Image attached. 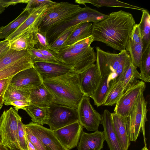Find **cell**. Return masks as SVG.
Masks as SVG:
<instances>
[{
  "mask_svg": "<svg viewBox=\"0 0 150 150\" xmlns=\"http://www.w3.org/2000/svg\"><path fill=\"white\" fill-rule=\"evenodd\" d=\"M34 62L30 56L10 67L0 71V80L13 77L18 72L33 67Z\"/></svg>",
  "mask_w": 150,
  "mask_h": 150,
  "instance_id": "29",
  "label": "cell"
},
{
  "mask_svg": "<svg viewBox=\"0 0 150 150\" xmlns=\"http://www.w3.org/2000/svg\"><path fill=\"white\" fill-rule=\"evenodd\" d=\"M5 8L0 3V14L2 13L5 11Z\"/></svg>",
  "mask_w": 150,
  "mask_h": 150,
  "instance_id": "50",
  "label": "cell"
},
{
  "mask_svg": "<svg viewBox=\"0 0 150 150\" xmlns=\"http://www.w3.org/2000/svg\"><path fill=\"white\" fill-rule=\"evenodd\" d=\"M92 23L91 22L79 24L72 32L62 48L70 46L79 41L92 35Z\"/></svg>",
  "mask_w": 150,
  "mask_h": 150,
  "instance_id": "24",
  "label": "cell"
},
{
  "mask_svg": "<svg viewBox=\"0 0 150 150\" xmlns=\"http://www.w3.org/2000/svg\"><path fill=\"white\" fill-rule=\"evenodd\" d=\"M54 4H44L38 7L30 8V14L27 19L13 33L5 40L11 41L30 28L36 27L39 22Z\"/></svg>",
  "mask_w": 150,
  "mask_h": 150,
  "instance_id": "15",
  "label": "cell"
},
{
  "mask_svg": "<svg viewBox=\"0 0 150 150\" xmlns=\"http://www.w3.org/2000/svg\"><path fill=\"white\" fill-rule=\"evenodd\" d=\"M55 2H53L50 0H29L26 6L24 8H33L44 4H53Z\"/></svg>",
  "mask_w": 150,
  "mask_h": 150,
  "instance_id": "43",
  "label": "cell"
},
{
  "mask_svg": "<svg viewBox=\"0 0 150 150\" xmlns=\"http://www.w3.org/2000/svg\"><path fill=\"white\" fill-rule=\"evenodd\" d=\"M82 8L78 5L68 2H56L39 22L36 27L45 36L50 28L74 16Z\"/></svg>",
  "mask_w": 150,
  "mask_h": 150,
  "instance_id": "5",
  "label": "cell"
},
{
  "mask_svg": "<svg viewBox=\"0 0 150 150\" xmlns=\"http://www.w3.org/2000/svg\"><path fill=\"white\" fill-rule=\"evenodd\" d=\"M43 83L40 75L33 67L17 73L12 77L10 83L30 91Z\"/></svg>",
  "mask_w": 150,
  "mask_h": 150,
  "instance_id": "13",
  "label": "cell"
},
{
  "mask_svg": "<svg viewBox=\"0 0 150 150\" xmlns=\"http://www.w3.org/2000/svg\"><path fill=\"white\" fill-rule=\"evenodd\" d=\"M129 40L135 43H142L138 24H136L134 26L130 34Z\"/></svg>",
  "mask_w": 150,
  "mask_h": 150,
  "instance_id": "45",
  "label": "cell"
},
{
  "mask_svg": "<svg viewBox=\"0 0 150 150\" xmlns=\"http://www.w3.org/2000/svg\"><path fill=\"white\" fill-rule=\"evenodd\" d=\"M0 150H7L6 147L0 144Z\"/></svg>",
  "mask_w": 150,
  "mask_h": 150,
  "instance_id": "51",
  "label": "cell"
},
{
  "mask_svg": "<svg viewBox=\"0 0 150 150\" xmlns=\"http://www.w3.org/2000/svg\"><path fill=\"white\" fill-rule=\"evenodd\" d=\"M12 77L0 80V105H3L4 104V94Z\"/></svg>",
  "mask_w": 150,
  "mask_h": 150,
  "instance_id": "42",
  "label": "cell"
},
{
  "mask_svg": "<svg viewBox=\"0 0 150 150\" xmlns=\"http://www.w3.org/2000/svg\"><path fill=\"white\" fill-rule=\"evenodd\" d=\"M35 50L41 53L45 56L48 57L58 63H63L59 59L57 54L48 49L42 48L35 49ZM64 64V63H63Z\"/></svg>",
  "mask_w": 150,
  "mask_h": 150,
  "instance_id": "44",
  "label": "cell"
},
{
  "mask_svg": "<svg viewBox=\"0 0 150 150\" xmlns=\"http://www.w3.org/2000/svg\"><path fill=\"white\" fill-rule=\"evenodd\" d=\"M30 93V91L10 83L4 94V104L6 105H10L12 102L18 100L29 101Z\"/></svg>",
  "mask_w": 150,
  "mask_h": 150,
  "instance_id": "25",
  "label": "cell"
},
{
  "mask_svg": "<svg viewBox=\"0 0 150 150\" xmlns=\"http://www.w3.org/2000/svg\"><path fill=\"white\" fill-rule=\"evenodd\" d=\"M83 128L77 121L53 130V132L61 144L68 150H70L77 146Z\"/></svg>",
  "mask_w": 150,
  "mask_h": 150,
  "instance_id": "12",
  "label": "cell"
},
{
  "mask_svg": "<svg viewBox=\"0 0 150 150\" xmlns=\"http://www.w3.org/2000/svg\"><path fill=\"white\" fill-rule=\"evenodd\" d=\"M101 78L96 64L79 74L80 88L84 95L91 97L97 87Z\"/></svg>",
  "mask_w": 150,
  "mask_h": 150,
  "instance_id": "16",
  "label": "cell"
},
{
  "mask_svg": "<svg viewBox=\"0 0 150 150\" xmlns=\"http://www.w3.org/2000/svg\"><path fill=\"white\" fill-rule=\"evenodd\" d=\"M56 53L62 62L79 74L90 67L96 61V53L91 46L81 49L69 46L62 48Z\"/></svg>",
  "mask_w": 150,
  "mask_h": 150,
  "instance_id": "4",
  "label": "cell"
},
{
  "mask_svg": "<svg viewBox=\"0 0 150 150\" xmlns=\"http://www.w3.org/2000/svg\"><path fill=\"white\" fill-rule=\"evenodd\" d=\"M35 31L38 41V43L34 48L35 49L42 48L49 49V46L45 36L41 33L37 27L35 28Z\"/></svg>",
  "mask_w": 150,
  "mask_h": 150,
  "instance_id": "40",
  "label": "cell"
},
{
  "mask_svg": "<svg viewBox=\"0 0 150 150\" xmlns=\"http://www.w3.org/2000/svg\"><path fill=\"white\" fill-rule=\"evenodd\" d=\"M33 67L43 81L75 71L64 64L34 62Z\"/></svg>",
  "mask_w": 150,
  "mask_h": 150,
  "instance_id": "14",
  "label": "cell"
},
{
  "mask_svg": "<svg viewBox=\"0 0 150 150\" xmlns=\"http://www.w3.org/2000/svg\"><path fill=\"white\" fill-rule=\"evenodd\" d=\"M23 109L31 117L32 122L42 126L45 124L48 115V107L30 104Z\"/></svg>",
  "mask_w": 150,
  "mask_h": 150,
  "instance_id": "28",
  "label": "cell"
},
{
  "mask_svg": "<svg viewBox=\"0 0 150 150\" xmlns=\"http://www.w3.org/2000/svg\"><path fill=\"white\" fill-rule=\"evenodd\" d=\"M29 0H0V3L4 8L19 3L27 4Z\"/></svg>",
  "mask_w": 150,
  "mask_h": 150,
  "instance_id": "46",
  "label": "cell"
},
{
  "mask_svg": "<svg viewBox=\"0 0 150 150\" xmlns=\"http://www.w3.org/2000/svg\"><path fill=\"white\" fill-rule=\"evenodd\" d=\"M101 115L105 141L110 150H124L114 130L111 113L105 109Z\"/></svg>",
  "mask_w": 150,
  "mask_h": 150,
  "instance_id": "18",
  "label": "cell"
},
{
  "mask_svg": "<svg viewBox=\"0 0 150 150\" xmlns=\"http://www.w3.org/2000/svg\"><path fill=\"white\" fill-rule=\"evenodd\" d=\"M26 140L27 147L28 150H37L34 145L26 137Z\"/></svg>",
  "mask_w": 150,
  "mask_h": 150,
  "instance_id": "48",
  "label": "cell"
},
{
  "mask_svg": "<svg viewBox=\"0 0 150 150\" xmlns=\"http://www.w3.org/2000/svg\"><path fill=\"white\" fill-rule=\"evenodd\" d=\"M27 50L30 53L33 61V62H45L63 64L58 63L45 56L41 53L35 50L34 48H29Z\"/></svg>",
  "mask_w": 150,
  "mask_h": 150,
  "instance_id": "38",
  "label": "cell"
},
{
  "mask_svg": "<svg viewBox=\"0 0 150 150\" xmlns=\"http://www.w3.org/2000/svg\"><path fill=\"white\" fill-rule=\"evenodd\" d=\"M136 24L132 14L120 10L111 13L103 20L92 23L94 41L100 42L120 52L125 50Z\"/></svg>",
  "mask_w": 150,
  "mask_h": 150,
  "instance_id": "1",
  "label": "cell"
},
{
  "mask_svg": "<svg viewBox=\"0 0 150 150\" xmlns=\"http://www.w3.org/2000/svg\"><path fill=\"white\" fill-rule=\"evenodd\" d=\"M105 138L103 131L88 133L82 131L77 146L78 150H101Z\"/></svg>",
  "mask_w": 150,
  "mask_h": 150,
  "instance_id": "17",
  "label": "cell"
},
{
  "mask_svg": "<svg viewBox=\"0 0 150 150\" xmlns=\"http://www.w3.org/2000/svg\"><path fill=\"white\" fill-rule=\"evenodd\" d=\"M140 21L138 24L143 44V52L150 45V15L147 10L142 11Z\"/></svg>",
  "mask_w": 150,
  "mask_h": 150,
  "instance_id": "30",
  "label": "cell"
},
{
  "mask_svg": "<svg viewBox=\"0 0 150 150\" xmlns=\"http://www.w3.org/2000/svg\"><path fill=\"white\" fill-rule=\"evenodd\" d=\"M124 93V88L122 81L113 83L110 88L103 105L112 106L116 104Z\"/></svg>",
  "mask_w": 150,
  "mask_h": 150,
  "instance_id": "31",
  "label": "cell"
},
{
  "mask_svg": "<svg viewBox=\"0 0 150 150\" xmlns=\"http://www.w3.org/2000/svg\"><path fill=\"white\" fill-rule=\"evenodd\" d=\"M3 106V105H0V110L2 108Z\"/></svg>",
  "mask_w": 150,
  "mask_h": 150,
  "instance_id": "54",
  "label": "cell"
},
{
  "mask_svg": "<svg viewBox=\"0 0 150 150\" xmlns=\"http://www.w3.org/2000/svg\"><path fill=\"white\" fill-rule=\"evenodd\" d=\"M143 80V79L136 68L132 63L125 72L120 81L122 82L124 92L128 89L136 84L139 81L137 79Z\"/></svg>",
  "mask_w": 150,
  "mask_h": 150,
  "instance_id": "32",
  "label": "cell"
},
{
  "mask_svg": "<svg viewBox=\"0 0 150 150\" xmlns=\"http://www.w3.org/2000/svg\"><path fill=\"white\" fill-rule=\"evenodd\" d=\"M30 9H23V11L16 18L7 25L0 27V39H6L13 33L27 19Z\"/></svg>",
  "mask_w": 150,
  "mask_h": 150,
  "instance_id": "26",
  "label": "cell"
},
{
  "mask_svg": "<svg viewBox=\"0 0 150 150\" xmlns=\"http://www.w3.org/2000/svg\"><path fill=\"white\" fill-rule=\"evenodd\" d=\"M18 111L12 107L0 117V144L10 149L21 150L18 135Z\"/></svg>",
  "mask_w": 150,
  "mask_h": 150,
  "instance_id": "7",
  "label": "cell"
},
{
  "mask_svg": "<svg viewBox=\"0 0 150 150\" xmlns=\"http://www.w3.org/2000/svg\"><path fill=\"white\" fill-rule=\"evenodd\" d=\"M29 101L25 100H18L12 102L10 105L14 106L15 109L18 111L19 109H22L25 107L30 104Z\"/></svg>",
  "mask_w": 150,
  "mask_h": 150,
  "instance_id": "47",
  "label": "cell"
},
{
  "mask_svg": "<svg viewBox=\"0 0 150 150\" xmlns=\"http://www.w3.org/2000/svg\"><path fill=\"white\" fill-rule=\"evenodd\" d=\"M6 148L7 150H21V149H10L7 147H6Z\"/></svg>",
  "mask_w": 150,
  "mask_h": 150,
  "instance_id": "53",
  "label": "cell"
},
{
  "mask_svg": "<svg viewBox=\"0 0 150 150\" xmlns=\"http://www.w3.org/2000/svg\"><path fill=\"white\" fill-rule=\"evenodd\" d=\"M142 150H148L147 147V145H145L144 146L142 149Z\"/></svg>",
  "mask_w": 150,
  "mask_h": 150,
  "instance_id": "52",
  "label": "cell"
},
{
  "mask_svg": "<svg viewBox=\"0 0 150 150\" xmlns=\"http://www.w3.org/2000/svg\"><path fill=\"white\" fill-rule=\"evenodd\" d=\"M9 42L8 40H5L0 41V48Z\"/></svg>",
  "mask_w": 150,
  "mask_h": 150,
  "instance_id": "49",
  "label": "cell"
},
{
  "mask_svg": "<svg viewBox=\"0 0 150 150\" xmlns=\"http://www.w3.org/2000/svg\"><path fill=\"white\" fill-rule=\"evenodd\" d=\"M24 125L40 140L47 150H68L58 140L53 130L32 122Z\"/></svg>",
  "mask_w": 150,
  "mask_h": 150,
  "instance_id": "11",
  "label": "cell"
},
{
  "mask_svg": "<svg viewBox=\"0 0 150 150\" xmlns=\"http://www.w3.org/2000/svg\"><path fill=\"white\" fill-rule=\"evenodd\" d=\"M48 109L45 124L53 130L79 121L77 110L73 108L53 103Z\"/></svg>",
  "mask_w": 150,
  "mask_h": 150,
  "instance_id": "8",
  "label": "cell"
},
{
  "mask_svg": "<svg viewBox=\"0 0 150 150\" xmlns=\"http://www.w3.org/2000/svg\"><path fill=\"white\" fill-rule=\"evenodd\" d=\"M113 125L115 132L124 150H128L130 144L127 130L126 118L111 113Z\"/></svg>",
  "mask_w": 150,
  "mask_h": 150,
  "instance_id": "21",
  "label": "cell"
},
{
  "mask_svg": "<svg viewBox=\"0 0 150 150\" xmlns=\"http://www.w3.org/2000/svg\"><path fill=\"white\" fill-rule=\"evenodd\" d=\"M54 97L43 83L30 91L29 101L30 104L48 107L53 103Z\"/></svg>",
  "mask_w": 150,
  "mask_h": 150,
  "instance_id": "19",
  "label": "cell"
},
{
  "mask_svg": "<svg viewBox=\"0 0 150 150\" xmlns=\"http://www.w3.org/2000/svg\"><path fill=\"white\" fill-rule=\"evenodd\" d=\"M75 3L79 4L85 5L87 3H90L99 8L102 6H110L126 8L141 11L146 9L137 6L132 5L127 3L117 0H76Z\"/></svg>",
  "mask_w": 150,
  "mask_h": 150,
  "instance_id": "27",
  "label": "cell"
},
{
  "mask_svg": "<svg viewBox=\"0 0 150 150\" xmlns=\"http://www.w3.org/2000/svg\"><path fill=\"white\" fill-rule=\"evenodd\" d=\"M142 43H135L129 41L125 48L131 58L132 63L136 67H139L143 52Z\"/></svg>",
  "mask_w": 150,
  "mask_h": 150,
  "instance_id": "34",
  "label": "cell"
},
{
  "mask_svg": "<svg viewBox=\"0 0 150 150\" xmlns=\"http://www.w3.org/2000/svg\"><path fill=\"white\" fill-rule=\"evenodd\" d=\"M17 122L18 135L20 147L22 150H28L26 144L24 124L19 114L17 116Z\"/></svg>",
  "mask_w": 150,
  "mask_h": 150,
  "instance_id": "37",
  "label": "cell"
},
{
  "mask_svg": "<svg viewBox=\"0 0 150 150\" xmlns=\"http://www.w3.org/2000/svg\"><path fill=\"white\" fill-rule=\"evenodd\" d=\"M25 136L37 150H47L40 140L27 128L24 126Z\"/></svg>",
  "mask_w": 150,
  "mask_h": 150,
  "instance_id": "39",
  "label": "cell"
},
{
  "mask_svg": "<svg viewBox=\"0 0 150 150\" xmlns=\"http://www.w3.org/2000/svg\"><path fill=\"white\" fill-rule=\"evenodd\" d=\"M131 63L130 56L128 52L121 60L118 68L115 71L116 77L113 81L114 83L121 81Z\"/></svg>",
  "mask_w": 150,
  "mask_h": 150,
  "instance_id": "36",
  "label": "cell"
},
{
  "mask_svg": "<svg viewBox=\"0 0 150 150\" xmlns=\"http://www.w3.org/2000/svg\"><path fill=\"white\" fill-rule=\"evenodd\" d=\"M43 83L54 96L53 103L77 110L84 95L80 88L79 74L71 71Z\"/></svg>",
  "mask_w": 150,
  "mask_h": 150,
  "instance_id": "2",
  "label": "cell"
},
{
  "mask_svg": "<svg viewBox=\"0 0 150 150\" xmlns=\"http://www.w3.org/2000/svg\"><path fill=\"white\" fill-rule=\"evenodd\" d=\"M30 55L27 50L17 51L10 48L0 59V71L13 66Z\"/></svg>",
  "mask_w": 150,
  "mask_h": 150,
  "instance_id": "23",
  "label": "cell"
},
{
  "mask_svg": "<svg viewBox=\"0 0 150 150\" xmlns=\"http://www.w3.org/2000/svg\"><path fill=\"white\" fill-rule=\"evenodd\" d=\"M30 28L10 42V48L17 51L27 50L34 48L38 43L35 28Z\"/></svg>",
  "mask_w": 150,
  "mask_h": 150,
  "instance_id": "20",
  "label": "cell"
},
{
  "mask_svg": "<svg viewBox=\"0 0 150 150\" xmlns=\"http://www.w3.org/2000/svg\"><path fill=\"white\" fill-rule=\"evenodd\" d=\"M147 102L142 92L138 97L126 118L127 133L130 142L136 141L141 131L144 145H147L145 129V123L147 121Z\"/></svg>",
  "mask_w": 150,
  "mask_h": 150,
  "instance_id": "6",
  "label": "cell"
},
{
  "mask_svg": "<svg viewBox=\"0 0 150 150\" xmlns=\"http://www.w3.org/2000/svg\"><path fill=\"white\" fill-rule=\"evenodd\" d=\"M90 98L84 95L76 110L81 125L87 130L95 132L98 130L100 125L102 124L101 115L91 104Z\"/></svg>",
  "mask_w": 150,
  "mask_h": 150,
  "instance_id": "9",
  "label": "cell"
},
{
  "mask_svg": "<svg viewBox=\"0 0 150 150\" xmlns=\"http://www.w3.org/2000/svg\"><path fill=\"white\" fill-rule=\"evenodd\" d=\"M140 73L144 82L150 81V45L142 52L140 65Z\"/></svg>",
  "mask_w": 150,
  "mask_h": 150,
  "instance_id": "33",
  "label": "cell"
},
{
  "mask_svg": "<svg viewBox=\"0 0 150 150\" xmlns=\"http://www.w3.org/2000/svg\"><path fill=\"white\" fill-rule=\"evenodd\" d=\"M146 84L139 81L126 91L116 104L114 112L120 116L127 117L140 94L146 88Z\"/></svg>",
  "mask_w": 150,
  "mask_h": 150,
  "instance_id": "10",
  "label": "cell"
},
{
  "mask_svg": "<svg viewBox=\"0 0 150 150\" xmlns=\"http://www.w3.org/2000/svg\"><path fill=\"white\" fill-rule=\"evenodd\" d=\"M78 25L66 30L49 45V49L56 53L64 47L72 32Z\"/></svg>",
  "mask_w": 150,
  "mask_h": 150,
  "instance_id": "35",
  "label": "cell"
},
{
  "mask_svg": "<svg viewBox=\"0 0 150 150\" xmlns=\"http://www.w3.org/2000/svg\"><path fill=\"white\" fill-rule=\"evenodd\" d=\"M108 15L88 6L82 8L74 15L52 27L47 31L45 37L49 46L67 29L83 23L99 21Z\"/></svg>",
  "mask_w": 150,
  "mask_h": 150,
  "instance_id": "3",
  "label": "cell"
},
{
  "mask_svg": "<svg viewBox=\"0 0 150 150\" xmlns=\"http://www.w3.org/2000/svg\"><path fill=\"white\" fill-rule=\"evenodd\" d=\"M94 41L93 37L91 35L88 37L79 41L70 46L76 49H81L87 48L90 46Z\"/></svg>",
  "mask_w": 150,
  "mask_h": 150,
  "instance_id": "41",
  "label": "cell"
},
{
  "mask_svg": "<svg viewBox=\"0 0 150 150\" xmlns=\"http://www.w3.org/2000/svg\"><path fill=\"white\" fill-rule=\"evenodd\" d=\"M110 74L105 75L101 78L97 87L91 97L93 99L95 105L98 107L103 105L110 88L113 83Z\"/></svg>",
  "mask_w": 150,
  "mask_h": 150,
  "instance_id": "22",
  "label": "cell"
}]
</instances>
